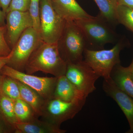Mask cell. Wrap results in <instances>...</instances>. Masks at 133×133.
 Returning a JSON list of instances; mask_svg holds the SVG:
<instances>
[{
	"label": "cell",
	"instance_id": "cell-12",
	"mask_svg": "<svg viewBox=\"0 0 133 133\" xmlns=\"http://www.w3.org/2000/svg\"><path fill=\"white\" fill-rule=\"evenodd\" d=\"M52 7L65 21L76 22L91 18L76 0H51Z\"/></svg>",
	"mask_w": 133,
	"mask_h": 133
},
{
	"label": "cell",
	"instance_id": "cell-10",
	"mask_svg": "<svg viewBox=\"0 0 133 133\" xmlns=\"http://www.w3.org/2000/svg\"><path fill=\"white\" fill-rule=\"evenodd\" d=\"M6 38L11 49L26 29L33 27V21L28 11L12 10L6 14Z\"/></svg>",
	"mask_w": 133,
	"mask_h": 133
},
{
	"label": "cell",
	"instance_id": "cell-8",
	"mask_svg": "<svg viewBox=\"0 0 133 133\" xmlns=\"http://www.w3.org/2000/svg\"><path fill=\"white\" fill-rule=\"evenodd\" d=\"M65 76L87 97L96 90L95 83L100 76L83 60L66 64Z\"/></svg>",
	"mask_w": 133,
	"mask_h": 133
},
{
	"label": "cell",
	"instance_id": "cell-29",
	"mask_svg": "<svg viewBox=\"0 0 133 133\" xmlns=\"http://www.w3.org/2000/svg\"><path fill=\"white\" fill-rule=\"evenodd\" d=\"M131 79L133 81V58L132 61L129 66L126 67Z\"/></svg>",
	"mask_w": 133,
	"mask_h": 133
},
{
	"label": "cell",
	"instance_id": "cell-20",
	"mask_svg": "<svg viewBox=\"0 0 133 133\" xmlns=\"http://www.w3.org/2000/svg\"><path fill=\"white\" fill-rule=\"evenodd\" d=\"M1 91L3 94L14 100L21 98L16 79L8 76H4Z\"/></svg>",
	"mask_w": 133,
	"mask_h": 133
},
{
	"label": "cell",
	"instance_id": "cell-25",
	"mask_svg": "<svg viewBox=\"0 0 133 133\" xmlns=\"http://www.w3.org/2000/svg\"><path fill=\"white\" fill-rule=\"evenodd\" d=\"M12 52L11 51V52L8 56H6L0 57V76L1 75V72L3 66L7 64L10 57L12 56Z\"/></svg>",
	"mask_w": 133,
	"mask_h": 133
},
{
	"label": "cell",
	"instance_id": "cell-5",
	"mask_svg": "<svg viewBox=\"0 0 133 133\" xmlns=\"http://www.w3.org/2000/svg\"><path fill=\"white\" fill-rule=\"evenodd\" d=\"M86 98L66 101L55 98L45 100L42 117L44 120L60 127L64 122L73 118L85 104Z\"/></svg>",
	"mask_w": 133,
	"mask_h": 133
},
{
	"label": "cell",
	"instance_id": "cell-15",
	"mask_svg": "<svg viewBox=\"0 0 133 133\" xmlns=\"http://www.w3.org/2000/svg\"><path fill=\"white\" fill-rule=\"evenodd\" d=\"M21 98L28 104L33 109L37 117L42 116L45 100L38 92L28 86L17 80Z\"/></svg>",
	"mask_w": 133,
	"mask_h": 133
},
{
	"label": "cell",
	"instance_id": "cell-13",
	"mask_svg": "<svg viewBox=\"0 0 133 133\" xmlns=\"http://www.w3.org/2000/svg\"><path fill=\"white\" fill-rule=\"evenodd\" d=\"M17 133H64L65 130L46 121L36 118L27 122H17L14 127Z\"/></svg>",
	"mask_w": 133,
	"mask_h": 133
},
{
	"label": "cell",
	"instance_id": "cell-16",
	"mask_svg": "<svg viewBox=\"0 0 133 133\" xmlns=\"http://www.w3.org/2000/svg\"><path fill=\"white\" fill-rule=\"evenodd\" d=\"M111 77L119 88L133 98V81L126 67L117 65L113 69Z\"/></svg>",
	"mask_w": 133,
	"mask_h": 133
},
{
	"label": "cell",
	"instance_id": "cell-3",
	"mask_svg": "<svg viewBox=\"0 0 133 133\" xmlns=\"http://www.w3.org/2000/svg\"><path fill=\"white\" fill-rule=\"evenodd\" d=\"M57 43L60 56L66 64L83 60L86 42L81 29L75 22L65 21Z\"/></svg>",
	"mask_w": 133,
	"mask_h": 133
},
{
	"label": "cell",
	"instance_id": "cell-31",
	"mask_svg": "<svg viewBox=\"0 0 133 133\" xmlns=\"http://www.w3.org/2000/svg\"><path fill=\"white\" fill-rule=\"evenodd\" d=\"M3 132H4L3 129V128L2 126H1V125L0 124V133H3Z\"/></svg>",
	"mask_w": 133,
	"mask_h": 133
},
{
	"label": "cell",
	"instance_id": "cell-27",
	"mask_svg": "<svg viewBox=\"0 0 133 133\" xmlns=\"http://www.w3.org/2000/svg\"><path fill=\"white\" fill-rule=\"evenodd\" d=\"M12 0H0V8L2 9L3 12L5 15Z\"/></svg>",
	"mask_w": 133,
	"mask_h": 133
},
{
	"label": "cell",
	"instance_id": "cell-24",
	"mask_svg": "<svg viewBox=\"0 0 133 133\" xmlns=\"http://www.w3.org/2000/svg\"><path fill=\"white\" fill-rule=\"evenodd\" d=\"M30 0H12L7 13L12 10L22 12L28 11Z\"/></svg>",
	"mask_w": 133,
	"mask_h": 133
},
{
	"label": "cell",
	"instance_id": "cell-30",
	"mask_svg": "<svg viewBox=\"0 0 133 133\" xmlns=\"http://www.w3.org/2000/svg\"><path fill=\"white\" fill-rule=\"evenodd\" d=\"M4 77V75H1V76H0V92H1V87L2 84L3 80Z\"/></svg>",
	"mask_w": 133,
	"mask_h": 133
},
{
	"label": "cell",
	"instance_id": "cell-9",
	"mask_svg": "<svg viewBox=\"0 0 133 133\" xmlns=\"http://www.w3.org/2000/svg\"><path fill=\"white\" fill-rule=\"evenodd\" d=\"M1 74L8 76L25 84L38 92L45 100L53 97L57 77H39L17 70L7 65L3 67Z\"/></svg>",
	"mask_w": 133,
	"mask_h": 133
},
{
	"label": "cell",
	"instance_id": "cell-2",
	"mask_svg": "<svg viewBox=\"0 0 133 133\" xmlns=\"http://www.w3.org/2000/svg\"><path fill=\"white\" fill-rule=\"evenodd\" d=\"M74 22L84 35L86 49L93 50L103 49L106 44L114 43L118 41V37L114 28L98 15Z\"/></svg>",
	"mask_w": 133,
	"mask_h": 133
},
{
	"label": "cell",
	"instance_id": "cell-28",
	"mask_svg": "<svg viewBox=\"0 0 133 133\" xmlns=\"http://www.w3.org/2000/svg\"><path fill=\"white\" fill-rule=\"evenodd\" d=\"M6 15L4 14L2 10L0 9V26H5V19H6Z\"/></svg>",
	"mask_w": 133,
	"mask_h": 133
},
{
	"label": "cell",
	"instance_id": "cell-19",
	"mask_svg": "<svg viewBox=\"0 0 133 133\" xmlns=\"http://www.w3.org/2000/svg\"><path fill=\"white\" fill-rule=\"evenodd\" d=\"M14 110L18 122H27L38 118L30 106L22 98L15 100Z\"/></svg>",
	"mask_w": 133,
	"mask_h": 133
},
{
	"label": "cell",
	"instance_id": "cell-17",
	"mask_svg": "<svg viewBox=\"0 0 133 133\" xmlns=\"http://www.w3.org/2000/svg\"><path fill=\"white\" fill-rule=\"evenodd\" d=\"M14 101L1 91L0 117L6 124L13 129L15 124L18 122L15 114Z\"/></svg>",
	"mask_w": 133,
	"mask_h": 133
},
{
	"label": "cell",
	"instance_id": "cell-11",
	"mask_svg": "<svg viewBox=\"0 0 133 133\" xmlns=\"http://www.w3.org/2000/svg\"><path fill=\"white\" fill-rule=\"evenodd\" d=\"M104 79L103 90L117 103L127 118L130 127L127 133H133V98L119 88L111 77Z\"/></svg>",
	"mask_w": 133,
	"mask_h": 133
},
{
	"label": "cell",
	"instance_id": "cell-26",
	"mask_svg": "<svg viewBox=\"0 0 133 133\" xmlns=\"http://www.w3.org/2000/svg\"><path fill=\"white\" fill-rule=\"evenodd\" d=\"M117 5H123L133 9V0H114Z\"/></svg>",
	"mask_w": 133,
	"mask_h": 133
},
{
	"label": "cell",
	"instance_id": "cell-7",
	"mask_svg": "<svg viewBox=\"0 0 133 133\" xmlns=\"http://www.w3.org/2000/svg\"><path fill=\"white\" fill-rule=\"evenodd\" d=\"M40 33L42 41L57 43L63 31L65 21L52 7L51 0H40Z\"/></svg>",
	"mask_w": 133,
	"mask_h": 133
},
{
	"label": "cell",
	"instance_id": "cell-23",
	"mask_svg": "<svg viewBox=\"0 0 133 133\" xmlns=\"http://www.w3.org/2000/svg\"><path fill=\"white\" fill-rule=\"evenodd\" d=\"M6 26H0V57L6 56L11 52L12 49L6 40Z\"/></svg>",
	"mask_w": 133,
	"mask_h": 133
},
{
	"label": "cell",
	"instance_id": "cell-4",
	"mask_svg": "<svg viewBox=\"0 0 133 133\" xmlns=\"http://www.w3.org/2000/svg\"><path fill=\"white\" fill-rule=\"evenodd\" d=\"M125 45L121 40L110 49L93 50L85 49L83 55L84 60L100 77L109 78L114 68L120 64V53Z\"/></svg>",
	"mask_w": 133,
	"mask_h": 133
},
{
	"label": "cell",
	"instance_id": "cell-14",
	"mask_svg": "<svg viewBox=\"0 0 133 133\" xmlns=\"http://www.w3.org/2000/svg\"><path fill=\"white\" fill-rule=\"evenodd\" d=\"M87 97L84 94L76 88L65 75L57 77L52 98L64 101H71L76 99L87 98Z\"/></svg>",
	"mask_w": 133,
	"mask_h": 133
},
{
	"label": "cell",
	"instance_id": "cell-1",
	"mask_svg": "<svg viewBox=\"0 0 133 133\" xmlns=\"http://www.w3.org/2000/svg\"><path fill=\"white\" fill-rule=\"evenodd\" d=\"M66 63L59 54L57 43H48L42 41L30 57L25 73L32 74L42 71L56 77L65 75Z\"/></svg>",
	"mask_w": 133,
	"mask_h": 133
},
{
	"label": "cell",
	"instance_id": "cell-6",
	"mask_svg": "<svg viewBox=\"0 0 133 133\" xmlns=\"http://www.w3.org/2000/svg\"><path fill=\"white\" fill-rule=\"evenodd\" d=\"M42 41L40 33L33 27L27 29L12 49V56L6 65L24 72L30 57Z\"/></svg>",
	"mask_w": 133,
	"mask_h": 133
},
{
	"label": "cell",
	"instance_id": "cell-18",
	"mask_svg": "<svg viewBox=\"0 0 133 133\" xmlns=\"http://www.w3.org/2000/svg\"><path fill=\"white\" fill-rule=\"evenodd\" d=\"M100 10L99 15L113 28L118 24L116 15V6L114 0H94Z\"/></svg>",
	"mask_w": 133,
	"mask_h": 133
},
{
	"label": "cell",
	"instance_id": "cell-21",
	"mask_svg": "<svg viewBox=\"0 0 133 133\" xmlns=\"http://www.w3.org/2000/svg\"><path fill=\"white\" fill-rule=\"evenodd\" d=\"M116 11L118 23L123 24L133 32V9L123 5H117Z\"/></svg>",
	"mask_w": 133,
	"mask_h": 133
},
{
	"label": "cell",
	"instance_id": "cell-22",
	"mask_svg": "<svg viewBox=\"0 0 133 133\" xmlns=\"http://www.w3.org/2000/svg\"><path fill=\"white\" fill-rule=\"evenodd\" d=\"M40 0H30L28 11L33 19V27L39 33L40 28Z\"/></svg>",
	"mask_w": 133,
	"mask_h": 133
}]
</instances>
